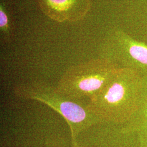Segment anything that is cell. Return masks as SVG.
Returning <instances> with one entry per match:
<instances>
[{
    "label": "cell",
    "instance_id": "3957f363",
    "mask_svg": "<svg viewBox=\"0 0 147 147\" xmlns=\"http://www.w3.org/2000/svg\"><path fill=\"white\" fill-rule=\"evenodd\" d=\"M15 94L22 98L42 102L56 111L68 123L71 131L104 123L87 108L58 92L55 88L42 83L21 85L14 88Z\"/></svg>",
    "mask_w": 147,
    "mask_h": 147
},
{
    "label": "cell",
    "instance_id": "7a4b0ae2",
    "mask_svg": "<svg viewBox=\"0 0 147 147\" xmlns=\"http://www.w3.org/2000/svg\"><path fill=\"white\" fill-rule=\"evenodd\" d=\"M118 67L100 58L72 67L64 74L55 88L59 93L74 100L89 99L103 89Z\"/></svg>",
    "mask_w": 147,
    "mask_h": 147
},
{
    "label": "cell",
    "instance_id": "ba28073f",
    "mask_svg": "<svg viewBox=\"0 0 147 147\" xmlns=\"http://www.w3.org/2000/svg\"><path fill=\"white\" fill-rule=\"evenodd\" d=\"M141 147H147V123L136 132Z\"/></svg>",
    "mask_w": 147,
    "mask_h": 147
},
{
    "label": "cell",
    "instance_id": "52a82bcc",
    "mask_svg": "<svg viewBox=\"0 0 147 147\" xmlns=\"http://www.w3.org/2000/svg\"><path fill=\"white\" fill-rule=\"evenodd\" d=\"M9 20L7 13V10H5L2 5L0 9V27L1 30L3 33H7V30L9 28Z\"/></svg>",
    "mask_w": 147,
    "mask_h": 147
},
{
    "label": "cell",
    "instance_id": "277c9868",
    "mask_svg": "<svg viewBox=\"0 0 147 147\" xmlns=\"http://www.w3.org/2000/svg\"><path fill=\"white\" fill-rule=\"evenodd\" d=\"M101 56L118 68L131 69L141 77L147 75V44L121 30L112 32L106 38Z\"/></svg>",
    "mask_w": 147,
    "mask_h": 147
},
{
    "label": "cell",
    "instance_id": "5b68a950",
    "mask_svg": "<svg viewBox=\"0 0 147 147\" xmlns=\"http://www.w3.org/2000/svg\"><path fill=\"white\" fill-rule=\"evenodd\" d=\"M46 15L59 21L75 20L84 16L89 0H38Z\"/></svg>",
    "mask_w": 147,
    "mask_h": 147
},
{
    "label": "cell",
    "instance_id": "6da1fadb",
    "mask_svg": "<svg viewBox=\"0 0 147 147\" xmlns=\"http://www.w3.org/2000/svg\"><path fill=\"white\" fill-rule=\"evenodd\" d=\"M141 78L131 69L118 68L105 87L89 99L87 108L104 123L125 125L136 110Z\"/></svg>",
    "mask_w": 147,
    "mask_h": 147
},
{
    "label": "cell",
    "instance_id": "8992f818",
    "mask_svg": "<svg viewBox=\"0 0 147 147\" xmlns=\"http://www.w3.org/2000/svg\"><path fill=\"white\" fill-rule=\"evenodd\" d=\"M147 123V75L141 78L136 110L131 119L122 126L127 132L136 133Z\"/></svg>",
    "mask_w": 147,
    "mask_h": 147
}]
</instances>
